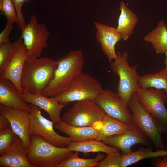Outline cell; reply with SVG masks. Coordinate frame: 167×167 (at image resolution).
<instances>
[{
  "mask_svg": "<svg viewBox=\"0 0 167 167\" xmlns=\"http://www.w3.org/2000/svg\"><path fill=\"white\" fill-rule=\"evenodd\" d=\"M58 66L56 61L47 57L26 59L21 78L23 91L39 94L53 79Z\"/></svg>",
  "mask_w": 167,
  "mask_h": 167,
  "instance_id": "cell-1",
  "label": "cell"
},
{
  "mask_svg": "<svg viewBox=\"0 0 167 167\" xmlns=\"http://www.w3.org/2000/svg\"><path fill=\"white\" fill-rule=\"evenodd\" d=\"M57 61L58 66L54 78L41 93L44 96L56 97L66 90L73 80L83 72L84 60L81 50L71 51Z\"/></svg>",
  "mask_w": 167,
  "mask_h": 167,
  "instance_id": "cell-2",
  "label": "cell"
},
{
  "mask_svg": "<svg viewBox=\"0 0 167 167\" xmlns=\"http://www.w3.org/2000/svg\"><path fill=\"white\" fill-rule=\"evenodd\" d=\"M74 153L67 147H56L39 135H31L27 156L32 167H58Z\"/></svg>",
  "mask_w": 167,
  "mask_h": 167,
  "instance_id": "cell-3",
  "label": "cell"
},
{
  "mask_svg": "<svg viewBox=\"0 0 167 167\" xmlns=\"http://www.w3.org/2000/svg\"><path fill=\"white\" fill-rule=\"evenodd\" d=\"M128 107L132 112L135 124L145 134L156 150L165 149L162 134L167 131L164 126L143 106L138 99L135 93L131 95Z\"/></svg>",
  "mask_w": 167,
  "mask_h": 167,
  "instance_id": "cell-4",
  "label": "cell"
},
{
  "mask_svg": "<svg viewBox=\"0 0 167 167\" xmlns=\"http://www.w3.org/2000/svg\"><path fill=\"white\" fill-rule=\"evenodd\" d=\"M103 88L101 83L88 74L82 73L71 82L67 89L55 97L62 104L75 101H94Z\"/></svg>",
  "mask_w": 167,
  "mask_h": 167,
  "instance_id": "cell-5",
  "label": "cell"
},
{
  "mask_svg": "<svg viewBox=\"0 0 167 167\" xmlns=\"http://www.w3.org/2000/svg\"><path fill=\"white\" fill-rule=\"evenodd\" d=\"M116 53L118 57L110 63V66L113 72L119 77L117 93L128 104L131 95L139 87L138 83L141 76L137 72V65L130 66L127 51L122 54L119 51Z\"/></svg>",
  "mask_w": 167,
  "mask_h": 167,
  "instance_id": "cell-6",
  "label": "cell"
},
{
  "mask_svg": "<svg viewBox=\"0 0 167 167\" xmlns=\"http://www.w3.org/2000/svg\"><path fill=\"white\" fill-rule=\"evenodd\" d=\"M105 114L94 101L83 100L77 101L61 118L63 122L72 126H93L96 122H102Z\"/></svg>",
  "mask_w": 167,
  "mask_h": 167,
  "instance_id": "cell-7",
  "label": "cell"
},
{
  "mask_svg": "<svg viewBox=\"0 0 167 167\" xmlns=\"http://www.w3.org/2000/svg\"><path fill=\"white\" fill-rule=\"evenodd\" d=\"M29 105L31 109L29 127L30 135H39L56 147H67L72 142L70 138L58 134L54 130L53 122L42 115L40 108L32 104Z\"/></svg>",
  "mask_w": 167,
  "mask_h": 167,
  "instance_id": "cell-8",
  "label": "cell"
},
{
  "mask_svg": "<svg viewBox=\"0 0 167 167\" xmlns=\"http://www.w3.org/2000/svg\"><path fill=\"white\" fill-rule=\"evenodd\" d=\"M49 32L45 25L39 24L36 16L32 15L29 23L22 30L20 38L27 50L28 58H40L47 48Z\"/></svg>",
  "mask_w": 167,
  "mask_h": 167,
  "instance_id": "cell-9",
  "label": "cell"
},
{
  "mask_svg": "<svg viewBox=\"0 0 167 167\" xmlns=\"http://www.w3.org/2000/svg\"><path fill=\"white\" fill-rule=\"evenodd\" d=\"M94 101L108 116L131 126L135 124L128 103L117 93L103 89Z\"/></svg>",
  "mask_w": 167,
  "mask_h": 167,
  "instance_id": "cell-10",
  "label": "cell"
},
{
  "mask_svg": "<svg viewBox=\"0 0 167 167\" xmlns=\"http://www.w3.org/2000/svg\"><path fill=\"white\" fill-rule=\"evenodd\" d=\"M136 97L144 108L162 124L167 127V94L163 90L152 88L144 89L139 87Z\"/></svg>",
  "mask_w": 167,
  "mask_h": 167,
  "instance_id": "cell-11",
  "label": "cell"
},
{
  "mask_svg": "<svg viewBox=\"0 0 167 167\" xmlns=\"http://www.w3.org/2000/svg\"><path fill=\"white\" fill-rule=\"evenodd\" d=\"M150 140L143 132L135 124L126 132L106 138L102 141L106 145L121 150L122 154L128 155L133 152L131 147L141 144L150 145Z\"/></svg>",
  "mask_w": 167,
  "mask_h": 167,
  "instance_id": "cell-12",
  "label": "cell"
},
{
  "mask_svg": "<svg viewBox=\"0 0 167 167\" xmlns=\"http://www.w3.org/2000/svg\"><path fill=\"white\" fill-rule=\"evenodd\" d=\"M0 113L8 119L12 130L24 144L29 147L31 140L29 132L30 112L9 107L0 104Z\"/></svg>",
  "mask_w": 167,
  "mask_h": 167,
  "instance_id": "cell-13",
  "label": "cell"
},
{
  "mask_svg": "<svg viewBox=\"0 0 167 167\" xmlns=\"http://www.w3.org/2000/svg\"><path fill=\"white\" fill-rule=\"evenodd\" d=\"M28 58L26 49L22 43L0 71V78L7 79L16 87L20 94L23 92L21 78L24 63Z\"/></svg>",
  "mask_w": 167,
  "mask_h": 167,
  "instance_id": "cell-14",
  "label": "cell"
},
{
  "mask_svg": "<svg viewBox=\"0 0 167 167\" xmlns=\"http://www.w3.org/2000/svg\"><path fill=\"white\" fill-rule=\"evenodd\" d=\"M94 24L96 29V39L101 45L103 52L111 63L118 57L115 46L122 39V36L114 27L96 21H94Z\"/></svg>",
  "mask_w": 167,
  "mask_h": 167,
  "instance_id": "cell-15",
  "label": "cell"
},
{
  "mask_svg": "<svg viewBox=\"0 0 167 167\" xmlns=\"http://www.w3.org/2000/svg\"><path fill=\"white\" fill-rule=\"evenodd\" d=\"M21 95L26 103L33 104L46 112L54 124H58L62 121L61 112L68 104H61L55 97L49 98L42 94H33L23 91Z\"/></svg>",
  "mask_w": 167,
  "mask_h": 167,
  "instance_id": "cell-16",
  "label": "cell"
},
{
  "mask_svg": "<svg viewBox=\"0 0 167 167\" xmlns=\"http://www.w3.org/2000/svg\"><path fill=\"white\" fill-rule=\"evenodd\" d=\"M28 147L18 137L7 150L0 155V167H32L27 159Z\"/></svg>",
  "mask_w": 167,
  "mask_h": 167,
  "instance_id": "cell-17",
  "label": "cell"
},
{
  "mask_svg": "<svg viewBox=\"0 0 167 167\" xmlns=\"http://www.w3.org/2000/svg\"><path fill=\"white\" fill-rule=\"evenodd\" d=\"M0 104L30 112L29 105L24 101L16 86L11 81L0 78Z\"/></svg>",
  "mask_w": 167,
  "mask_h": 167,
  "instance_id": "cell-18",
  "label": "cell"
},
{
  "mask_svg": "<svg viewBox=\"0 0 167 167\" xmlns=\"http://www.w3.org/2000/svg\"><path fill=\"white\" fill-rule=\"evenodd\" d=\"M55 128L65 133L71 140V142H80L90 139H96L99 129L93 126H77L68 125L62 121L54 124Z\"/></svg>",
  "mask_w": 167,
  "mask_h": 167,
  "instance_id": "cell-19",
  "label": "cell"
},
{
  "mask_svg": "<svg viewBox=\"0 0 167 167\" xmlns=\"http://www.w3.org/2000/svg\"><path fill=\"white\" fill-rule=\"evenodd\" d=\"M120 13L118 19V25L116 28L121 35L122 39L127 40L133 33L138 21V17L127 7L123 1L120 3Z\"/></svg>",
  "mask_w": 167,
  "mask_h": 167,
  "instance_id": "cell-20",
  "label": "cell"
},
{
  "mask_svg": "<svg viewBox=\"0 0 167 167\" xmlns=\"http://www.w3.org/2000/svg\"><path fill=\"white\" fill-rule=\"evenodd\" d=\"M102 123V126L99 129L96 139L101 141L108 137L122 134L130 129L132 126L106 114Z\"/></svg>",
  "mask_w": 167,
  "mask_h": 167,
  "instance_id": "cell-21",
  "label": "cell"
},
{
  "mask_svg": "<svg viewBox=\"0 0 167 167\" xmlns=\"http://www.w3.org/2000/svg\"><path fill=\"white\" fill-rule=\"evenodd\" d=\"M143 39L146 42L152 44L157 54H163L167 51V25L164 21H159L156 27Z\"/></svg>",
  "mask_w": 167,
  "mask_h": 167,
  "instance_id": "cell-22",
  "label": "cell"
},
{
  "mask_svg": "<svg viewBox=\"0 0 167 167\" xmlns=\"http://www.w3.org/2000/svg\"><path fill=\"white\" fill-rule=\"evenodd\" d=\"M67 148L72 151H78L84 153L102 152L106 154L119 150L118 149L108 146L102 141L96 139L77 142H71Z\"/></svg>",
  "mask_w": 167,
  "mask_h": 167,
  "instance_id": "cell-23",
  "label": "cell"
},
{
  "mask_svg": "<svg viewBox=\"0 0 167 167\" xmlns=\"http://www.w3.org/2000/svg\"><path fill=\"white\" fill-rule=\"evenodd\" d=\"M167 155V150L160 149L153 151L151 149L142 147L128 155H122L121 167H126L142 160L164 157Z\"/></svg>",
  "mask_w": 167,
  "mask_h": 167,
  "instance_id": "cell-24",
  "label": "cell"
},
{
  "mask_svg": "<svg viewBox=\"0 0 167 167\" xmlns=\"http://www.w3.org/2000/svg\"><path fill=\"white\" fill-rule=\"evenodd\" d=\"M138 84L140 88H154L163 90L167 94V72L164 69L156 73L145 74L140 77Z\"/></svg>",
  "mask_w": 167,
  "mask_h": 167,
  "instance_id": "cell-25",
  "label": "cell"
},
{
  "mask_svg": "<svg viewBox=\"0 0 167 167\" xmlns=\"http://www.w3.org/2000/svg\"><path fill=\"white\" fill-rule=\"evenodd\" d=\"M79 152L75 151L70 157L60 164L58 167H95L105 157L104 154L98 152L96 157L92 159L79 157Z\"/></svg>",
  "mask_w": 167,
  "mask_h": 167,
  "instance_id": "cell-26",
  "label": "cell"
},
{
  "mask_svg": "<svg viewBox=\"0 0 167 167\" xmlns=\"http://www.w3.org/2000/svg\"><path fill=\"white\" fill-rule=\"evenodd\" d=\"M20 38L12 42L0 44V71L12 57L20 45L23 43Z\"/></svg>",
  "mask_w": 167,
  "mask_h": 167,
  "instance_id": "cell-27",
  "label": "cell"
},
{
  "mask_svg": "<svg viewBox=\"0 0 167 167\" xmlns=\"http://www.w3.org/2000/svg\"><path fill=\"white\" fill-rule=\"evenodd\" d=\"M18 137L9 125L0 131V155L4 154Z\"/></svg>",
  "mask_w": 167,
  "mask_h": 167,
  "instance_id": "cell-28",
  "label": "cell"
},
{
  "mask_svg": "<svg viewBox=\"0 0 167 167\" xmlns=\"http://www.w3.org/2000/svg\"><path fill=\"white\" fill-rule=\"evenodd\" d=\"M0 10L8 22L18 23V19L15 5L12 0H0Z\"/></svg>",
  "mask_w": 167,
  "mask_h": 167,
  "instance_id": "cell-29",
  "label": "cell"
},
{
  "mask_svg": "<svg viewBox=\"0 0 167 167\" xmlns=\"http://www.w3.org/2000/svg\"><path fill=\"white\" fill-rule=\"evenodd\" d=\"M122 155L118 151L107 154L106 157L100 162L96 167H121Z\"/></svg>",
  "mask_w": 167,
  "mask_h": 167,
  "instance_id": "cell-30",
  "label": "cell"
},
{
  "mask_svg": "<svg viewBox=\"0 0 167 167\" xmlns=\"http://www.w3.org/2000/svg\"><path fill=\"white\" fill-rule=\"evenodd\" d=\"M14 3L16 10L18 19V25L22 31L26 25L22 10V7L24 3L31 2V0H12Z\"/></svg>",
  "mask_w": 167,
  "mask_h": 167,
  "instance_id": "cell-31",
  "label": "cell"
},
{
  "mask_svg": "<svg viewBox=\"0 0 167 167\" xmlns=\"http://www.w3.org/2000/svg\"><path fill=\"white\" fill-rule=\"evenodd\" d=\"M14 24L13 23L7 22L4 28L0 33V44L10 42V35L14 28Z\"/></svg>",
  "mask_w": 167,
  "mask_h": 167,
  "instance_id": "cell-32",
  "label": "cell"
},
{
  "mask_svg": "<svg viewBox=\"0 0 167 167\" xmlns=\"http://www.w3.org/2000/svg\"><path fill=\"white\" fill-rule=\"evenodd\" d=\"M152 166L153 167H167V155L163 158L158 157L153 159Z\"/></svg>",
  "mask_w": 167,
  "mask_h": 167,
  "instance_id": "cell-33",
  "label": "cell"
},
{
  "mask_svg": "<svg viewBox=\"0 0 167 167\" xmlns=\"http://www.w3.org/2000/svg\"><path fill=\"white\" fill-rule=\"evenodd\" d=\"M10 125V122L8 119L4 115L0 113V131Z\"/></svg>",
  "mask_w": 167,
  "mask_h": 167,
  "instance_id": "cell-34",
  "label": "cell"
},
{
  "mask_svg": "<svg viewBox=\"0 0 167 167\" xmlns=\"http://www.w3.org/2000/svg\"><path fill=\"white\" fill-rule=\"evenodd\" d=\"M164 54L165 55V64L166 65L165 68L164 69L167 72V51H165Z\"/></svg>",
  "mask_w": 167,
  "mask_h": 167,
  "instance_id": "cell-35",
  "label": "cell"
}]
</instances>
